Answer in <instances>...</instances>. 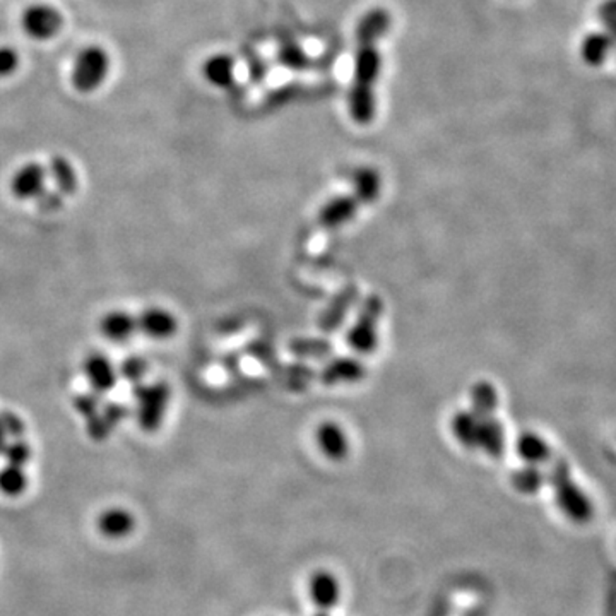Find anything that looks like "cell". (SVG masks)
<instances>
[{
	"mask_svg": "<svg viewBox=\"0 0 616 616\" xmlns=\"http://www.w3.org/2000/svg\"><path fill=\"white\" fill-rule=\"evenodd\" d=\"M550 483L553 486L560 511L575 524H586L592 519L594 505L586 492L573 482L569 462L557 459L550 471Z\"/></svg>",
	"mask_w": 616,
	"mask_h": 616,
	"instance_id": "obj_1",
	"label": "cell"
},
{
	"mask_svg": "<svg viewBox=\"0 0 616 616\" xmlns=\"http://www.w3.org/2000/svg\"><path fill=\"white\" fill-rule=\"evenodd\" d=\"M134 396L137 402L139 425L146 432H156L162 426L163 416L170 402V387L164 382L149 385L137 383Z\"/></svg>",
	"mask_w": 616,
	"mask_h": 616,
	"instance_id": "obj_2",
	"label": "cell"
},
{
	"mask_svg": "<svg viewBox=\"0 0 616 616\" xmlns=\"http://www.w3.org/2000/svg\"><path fill=\"white\" fill-rule=\"evenodd\" d=\"M382 302L377 296H372L360 310L358 323L348 336L350 346L360 353H370L377 346V323L381 319Z\"/></svg>",
	"mask_w": 616,
	"mask_h": 616,
	"instance_id": "obj_3",
	"label": "cell"
},
{
	"mask_svg": "<svg viewBox=\"0 0 616 616\" xmlns=\"http://www.w3.org/2000/svg\"><path fill=\"white\" fill-rule=\"evenodd\" d=\"M108 59L100 48L84 50L74 67L73 83L79 91H93L100 84L103 75L106 73Z\"/></svg>",
	"mask_w": 616,
	"mask_h": 616,
	"instance_id": "obj_4",
	"label": "cell"
},
{
	"mask_svg": "<svg viewBox=\"0 0 616 616\" xmlns=\"http://www.w3.org/2000/svg\"><path fill=\"white\" fill-rule=\"evenodd\" d=\"M46 187V170L38 163H30L23 166L11 182L13 195L26 201V199H38L44 194Z\"/></svg>",
	"mask_w": 616,
	"mask_h": 616,
	"instance_id": "obj_5",
	"label": "cell"
},
{
	"mask_svg": "<svg viewBox=\"0 0 616 616\" xmlns=\"http://www.w3.org/2000/svg\"><path fill=\"white\" fill-rule=\"evenodd\" d=\"M137 319V331L153 339L172 338L176 333V319L164 308H147Z\"/></svg>",
	"mask_w": 616,
	"mask_h": 616,
	"instance_id": "obj_6",
	"label": "cell"
},
{
	"mask_svg": "<svg viewBox=\"0 0 616 616\" xmlns=\"http://www.w3.org/2000/svg\"><path fill=\"white\" fill-rule=\"evenodd\" d=\"M308 591H310L312 601L321 611L333 610L341 598L338 579L325 571H319L312 575Z\"/></svg>",
	"mask_w": 616,
	"mask_h": 616,
	"instance_id": "obj_7",
	"label": "cell"
},
{
	"mask_svg": "<svg viewBox=\"0 0 616 616\" xmlns=\"http://www.w3.org/2000/svg\"><path fill=\"white\" fill-rule=\"evenodd\" d=\"M84 373L88 377L91 387L94 389V392L103 394L108 392L115 387L117 383V370L112 365V362L103 356L100 353L96 354H89L84 362Z\"/></svg>",
	"mask_w": 616,
	"mask_h": 616,
	"instance_id": "obj_8",
	"label": "cell"
},
{
	"mask_svg": "<svg viewBox=\"0 0 616 616\" xmlns=\"http://www.w3.org/2000/svg\"><path fill=\"white\" fill-rule=\"evenodd\" d=\"M129 414V408L122 406L118 402H110L106 406H102L93 418L86 420V428H88L89 437L93 441H104L112 430Z\"/></svg>",
	"mask_w": 616,
	"mask_h": 616,
	"instance_id": "obj_9",
	"label": "cell"
},
{
	"mask_svg": "<svg viewBox=\"0 0 616 616\" xmlns=\"http://www.w3.org/2000/svg\"><path fill=\"white\" fill-rule=\"evenodd\" d=\"M478 428H476V447H482L484 452L492 457H500L503 452L505 433L503 426L499 420L490 416H476Z\"/></svg>",
	"mask_w": 616,
	"mask_h": 616,
	"instance_id": "obj_10",
	"label": "cell"
},
{
	"mask_svg": "<svg viewBox=\"0 0 616 616\" xmlns=\"http://www.w3.org/2000/svg\"><path fill=\"white\" fill-rule=\"evenodd\" d=\"M62 17L50 7H35L25 15V30L36 38H48L60 30Z\"/></svg>",
	"mask_w": 616,
	"mask_h": 616,
	"instance_id": "obj_11",
	"label": "cell"
},
{
	"mask_svg": "<svg viewBox=\"0 0 616 616\" xmlns=\"http://www.w3.org/2000/svg\"><path fill=\"white\" fill-rule=\"evenodd\" d=\"M134 526H135V521H134L133 513L124 509H110L103 512L98 521L100 531L106 538H112V540L125 538L127 534L133 532Z\"/></svg>",
	"mask_w": 616,
	"mask_h": 616,
	"instance_id": "obj_12",
	"label": "cell"
},
{
	"mask_svg": "<svg viewBox=\"0 0 616 616\" xmlns=\"http://www.w3.org/2000/svg\"><path fill=\"white\" fill-rule=\"evenodd\" d=\"M317 439L323 454L329 459L339 461L348 454V437L344 430L336 423H325L321 426L317 432Z\"/></svg>",
	"mask_w": 616,
	"mask_h": 616,
	"instance_id": "obj_13",
	"label": "cell"
},
{
	"mask_svg": "<svg viewBox=\"0 0 616 616\" xmlns=\"http://www.w3.org/2000/svg\"><path fill=\"white\" fill-rule=\"evenodd\" d=\"M137 331V319L127 312H110L103 317L102 333L112 341H125Z\"/></svg>",
	"mask_w": 616,
	"mask_h": 616,
	"instance_id": "obj_14",
	"label": "cell"
},
{
	"mask_svg": "<svg viewBox=\"0 0 616 616\" xmlns=\"http://www.w3.org/2000/svg\"><path fill=\"white\" fill-rule=\"evenodd\" d=\"M517 454L528 464L538 466L551 457V449L541 435L526 432L517 439Z\"/></svg>",
	"mask_w": 616,
	"mask_h": 616,
	"instance_id": "obj_15",
	"label": "cell"
},
{
	"mask_svg": "<svg viewBox=\"0 0 616 616\" xmlns=\"http://www.w3.org/2000/svg\"><path fill=\"white\" fill-rule=\"evenodd\" d=\"M356 209L358 204L352 197H338L323 207L321 223L325 228H338L352 220Z\"/></svg>",
	"mask_w": 616,
	"mask_h": 616,
	"instance_id": "obj_16",
	"label": "cell"
},
{
	"mask_svg": "<svg viewBox=\"0 0 616 616\" xmlns=\"http://www.w3.org/2000/svg\"><path fill=\"white\" fill-rule=\"evenodd\" d=\"M46 176L52 180V189L59 192L60 195H71L77 187V176L74 172L73 164L64 158H54L50 162V168Z\"/></svg>",
	"mask_w": 616,
	"mask_h": 616,
	"instance_id": "obj_17",
	"label": "cell"
},
{
	"mask_svg": "<svg viewBox=\"0 0 616 616\" xmlns=\"http://www.w3.org/2000/svg\"><path fill=\"white\" fill-rule=\"evenodd\" d=\"M611 48H613V42H611L610 35L592 33V35L584 38L582 46H581V54H582V59L586 64L592 65V67H598L606 60Z\"/></svg>",
	"mask_w": 616,
	"mask_h": 616,
	"instance_id": "obj_18",
	"label": "cell"
},
{
	"mask_svg": "<svg viewBox=\"0 0 616 616\" xmlns=\"http://www.w3.org/2000/svg\"><path fill=\"white\" fill-rule=\"evenodd\" d=\"M363 370L360 362L352 360V358H343L333 362L323 372V381L329 383L336 382H354L363 377Z\"/></svg>",
	"mask_w": 616,
	"mask_h": 616,
	"instance_id": "obj_19",
	"label": "cell"
},
{
	"mask_svg": "<svg viewBox=\"0 0 616 616\" xmlns=\"http://www.w3.org/2000/svg\"><path fill=\"white\" fill-rule=\"evenodd\" d=\"M499 406V394L493 385L482 382L472 389V412L476 416H490Z\"/></svg>",
	"mask_w": 616,
	"mask_h": 616,
	"instance_id": "obj_20",
	"label": "cell"
},
{
	"mask_svg": "<svg viewBox=\"0 0 616 616\" xmlns=\"http://www.w3.org/2000/svg\"><path fill=\"white\" fill-rule=\"evenodd\" d=\"M476 428H478V418L472 411L457 412L452 420V432H454L455 439L470 449L476 447Z\"/></svg>",
	"mask_w": 616,
	"mask_h": 616,
	"instance_id": "obj_21",
	"label": "cell"
},
{
	"mask_svg": "<svg viewBox=\"0 0 616 616\" xmlns=\"http://www.w3.org/2000/svg\"><path fill=\"white\" fill-rule=\"evenodd\" d=\"M28 486L26 474L21 466L7 464L4 470H0V492L7 497L21 495Z\"/></svg>",
	"mask_w": 616,
	"mask_h": 616,
	"instance_id": "obj_22",
	"label": "cell"
},
{
	"mask_svg": "<svg viewBox=\"0 0 616 616\" xmlns=\"http://www.w3.org/2000/svg\"><path fill=\"white\" fill-rule=\"evenodd\" d=\"M512 483L521 493L532 495L536 493L544 483V474L538 470V466L528 464V468L519 470L512 476Z\"/></svg>",
	"mask_w": 616,
	"mask_h": 616,
	"instance_id": "obj_23",
	"label": "cell"
},
{
	"mask_svg": "<svg viewBox=\"0 0 616 616\" xmlns=\"http://www.w3.org/2000/svg\"><path fill=\"white\" fill-rule=\"evenodd\" d=\"M25 433V423L23 420L11 411H2L0 412V454L4 452L7 439H21Z\"/></svg>",
	"mask_w": 616,
	"mask_h": 616,
	"instance_id": "obj_24",
	"label": "cell"
},
{
	"mask_svg": "<svg viewBox=\"0 0 616 616\" xmlns=\"http://www.w3.org/2000/svg\"><path fill=\"white\" fill-rule=\"evenodd\" d=\"M353 300H354V293L350 294V298L341 296L338 300H334V305L331 308H327V312L323 313V321H321L323 331H334V327H336V325L344 319V315L348 313V310L352 307Z\"/></svg>",
	"mask_w": 616,
	"mask_h": 616,
	"instance_id": "obj_25",
	"label": "cell"
},
{
	"mask_svg": "<svg viewBox=\"0 0 616 616\" xmlns=\"http://www.w3.org/2000/svg\"><path fill=\"white\" fill-rule=\"evenodd\" d=\"M356 192L360 201L370 203L379 195V176L373 172H362L356 178Z\"/></svg>",
	"mask_w": 616,
	"mask_h": 616,
	"instance_id": "obj_26",
	"label": "cell"
},
{
	"mask_svg": "<svg viewBox=\"0 0 616 616\" xmlns=\"http://www.w3.org/2000/svg\"><path fill=\"white\" fill-rule=\"evenodd\" d=\"M2 455L5 457L7 464L23 468L31 459V447L26 442L21 441V439H15L13 443L5 445Z\"/></svg>",
	"mask_w": 616,
	"mask_h": 616,
	"instance_id": "obj_27",
	"label": "cell"
},
{
	"mask_svg": "<svg viewBox=\"0 0 616 616\" xmlns=\"http://www.w3.org/2000/svg\"><path fill=\"white\" fill-rule=\"evenodd\" d=\"M147 372V363L139 358V356H131L127 358L122 367H120V375L125 379L127 382H133V383H139L143 381V377L146 375Z\"/></svg>",
	"mask_w": 616,
	"mask_h": 616,
	"instance_id": "obj_28",
	"label": "cell"
},
{
	"mask_svg": "<svg viewBox=\"0 0 616 616\" xmlns=\"http://www.w3.org/2000/svg\"><path fill=\"white\" fill-rule=\"evenodd\" d=\"M74 406H75V410H77L81 416H84L86 420H89L98 411L102 410V399H100L98 392H94V394H81V396L74 399Z\"/></svg>",
	"mask_w": 616,
	"mask_h": 616,
	"instance_id": "obj_29",
	"label": "cell"
},
{
	"mask_svg": "<svg viewBox=\"0 0 616 616\" xmlns=\"http://www.w3.org/2000/svg\"><path fill=\"white\" fill-rule=\"evenodd\" d=\"M600 19L610 31V38L616 46V0H608L600 7Z\"/></svg>",
	"mask_w": 616,
	"mask_h": 616,
	"instance_id": "obj_30",
	"label": "cell"
},
{
	"mask_svg": "<svg viewBox=\"0 0 616 616\" xmlns=\"http://www.w3.org/2000/svg\"><path fill=\"white\" fill-rule=\"evenodd\" d=\"M15 65H17L15 52L9 48H2L0 50V75L15 73Z\"/></svg>",
	"mask_w": 616,
	"mask_h": 616,
	"instance_id": "obj_31",
	"label": "cell"
},
{
	"mask_svg": "<svg viewBox=\"0 0 616 616\" xmlns=\"http://www.w3.org/2000/svg\"><path fill=\"white\" fill-rule=\"evenodd\" d=\"M315 616H331V615H329V611H319V613H317V615Z\"/></svg>",
	"mask_w": 616,
	"mask_h": 616,
	"instance_id": "obj_32",
	"label": "cell"
}]
</instances>
